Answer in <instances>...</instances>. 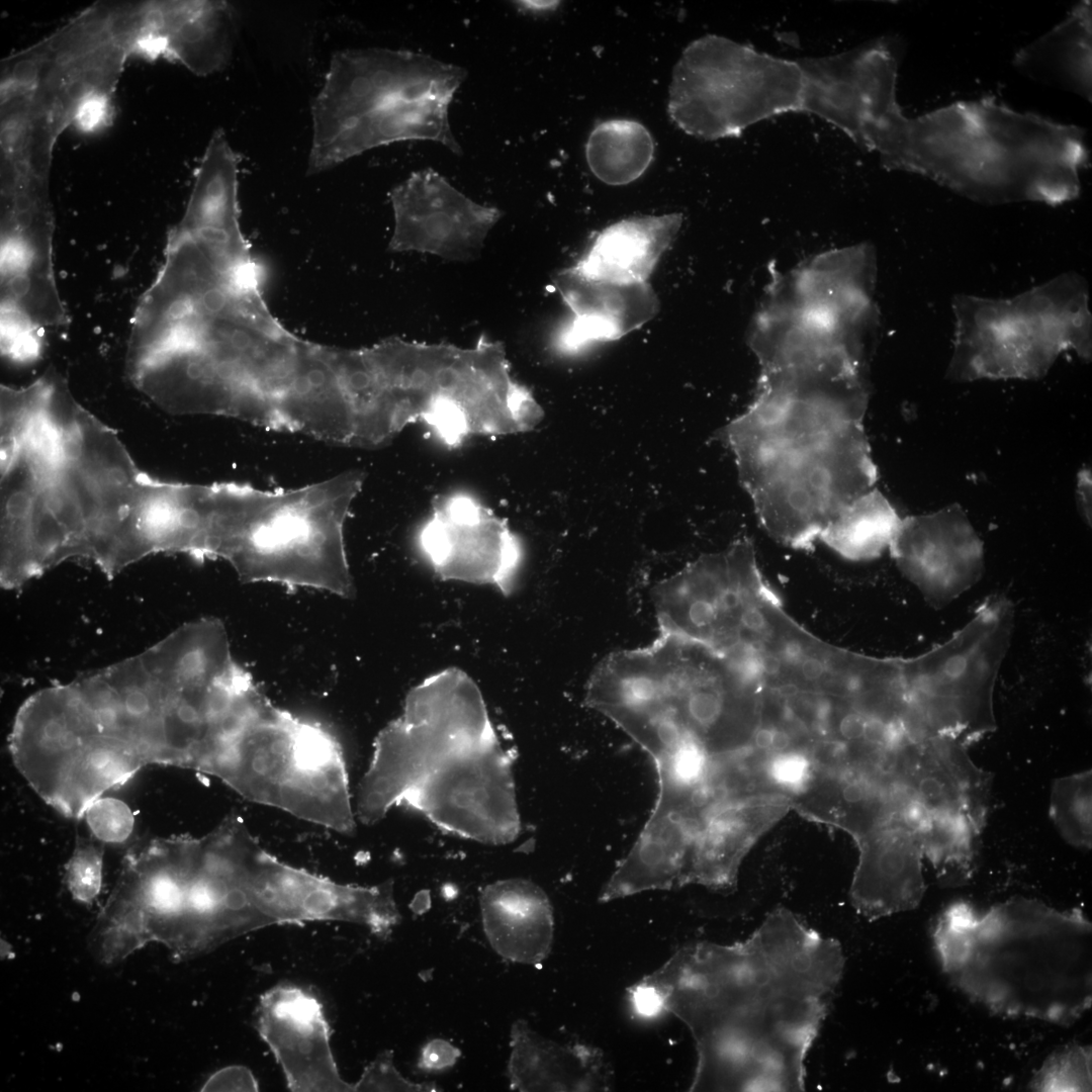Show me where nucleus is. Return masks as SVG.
<instances>
[{
	"mask_svg": "<svg viewBox=\"0 0 1092 1092\" xmlns=\"http://www.w3.org/2000/svg\"><path fill=\"white\" fill-rule=\"evenodd\" d=\"M844 964L836 939L778 907L742 941L679 946L627 1000L640 1018L670 1013L687 1026L697 1054L690 1091H804Z\"/></svg>",
	"mask_w": 1092,
	"mask_h": 1092,
	"instance_id": "f257e3e1",
	"label": "nucleus"
},
{
	"mask_svg": "<svg viewBox=\"0 0 1092 1092\" xmlns=\"http://www.w3.org/2000/svg\"><path fill=\"white\" fill-rule=\"evenodd\" d=\"M754 397L722 436L763 529L810 549L828 523L875 487L863 420L867 360L840 343L796 338L755 352Z\"/></svg>",
	"mask_w": 1092,
	"mask_h": 1092,
	"instance_id": "f03ea898",
	"label": "nucleus"
},
{
	"mask_svg": "<svg viewBox=\"0 0 1092 1092\" xmlns=\"http://www.w3.org/2000/svg\"><path fill=\"white\" fill-rule=\"evenodd\" d=\"M400 805L480 843L507 844L520 833L512 754L493 729L479 688L459 668L414 687L402 713L375 739L356 817L373 825Z\"/></svg>",
	"mask_w": 1092,
	"mask_h": 1092,
	"instance_id": "7ed1b4c3",
	"label": "nucleus"
},
{
	"mask_svg": "<svg viewBox=\"0 0 1092 1092\" xmlns=\"http://www.w3.org/2000/svg\"><path fill=\"white\" fill-rule=\"evenodd\" d=\"M889 170L924 176L989 204H1061L1079 195L1089 160L1085 132L994 97L909 117L896 95L877 103L853 141Z\"/></svg>",
	"mask_w": 1092,
	"mask_h": 1092,
	"instance_id": "20e7f679",
	"label": "nucleus"
},
{
	"mask_svg": "<svg viewBox=\"0 0 1092 1092\" xmlns=\"http://www.w3.org/2000/svg\"><path fill=\"white\" fill-rule=\"evenodd\" d=\"M931 936L952 985L995 1014L1066 1025L1091 1007L1092 926L1079 908L1013 897L979 913L960 901Z\"/></svg>",
	"mask_w": 1092,
	"mask_h": 1092,
	"instance_id": "39448f33",
	"label": "nucleus"
},
{
	"mask_svg": "<svg viewBox=\"0 0 1092 1092\" xmlns=\"http://www.w3.org/2000/svg\"><path fill=\"white\" fill-rule=\"evenodd\" d=\"M466 75L459 66L413 52H336L311 105L307 174L404 141H432L461 155L448 110Z\"/></svg>",
	"mask_w": 1092,
	"mask_h": 1092,
	"instance_id": "423d86ee",
	"label": "nucleus"
},
{
	"mask_svg": "<svg viewBox=\"0 0 1092 1092\" xmlns=\"http://www.w3.org/2000/svg\"><path fill=\"white\" fill-rule=\"evenodd\" d=\"M363 474L348 471L293 489L237 484L225 507L218 558L245 582L308 587L352 598L344 524Z\"/></svg>",
	"mask_w": 1092,
	"mask_h": 1092,
	"instance_id": "0eeeda50",
	"label": "nucleus"
},
{
	"mask_svg": "<svg viewBox=\"0 0 1092 1092\" xmlns=\"http://www.w3.org/2000/svg\"><path fill=\"white\" fill-rule=\"evenodd\" d=\"M952 309L951 380L1038 379L1066 351L1091 358L1088 287L1076 273L1010 298L960 294Z\"/></svg>",
	"mask_w": 1092,
	"mask_h": 1092,
	"instance_id": "6e6552de",
	"label": "nucleus"
},
{
	"mask_svg": "<svg viewBox=\"0 0 1092 1092\" xmlns=\"http://www.w3.org/2000/svg\"><path fill=\"white\" fill-rule=\"evenodd\" d=\"M804 75L798 61L778 58L724 36L692 41L673 67L667 110L686 133L706 141L803 111Z\"/></svg>",
	"mask_w": 1092,
	"mask_h": 1092,
	"instance_id": "1a4fd4ad",
	"label": "nucleus"
},
{
	"mask_svg": "<svg viewBox=\"0 0 1092 1092\" xmlns=\"http://www.w3.org/2000/svg\"><path fill=\"white\" fill-rule=\"evenodd\" d=\"M219 835L228 878L251 931L308 921H353L382 930L395 917L388 885L339 884L286 863L237 813L219 823Z\"/></svg>",
	"mask_w": 1092,
	"mask_h": 1092,
	"instance_id": "9d476101",
	"label": "nucleus"
},
{
	"mask_svg": "<svg viewBox=\"0 0 1092 1092\" xmlns=\"http://www.w3.org/2000/svg\"><path fill=\"white\" fill-rule=\"evenodd\" d=\"M389 197L394 217L388 246L392 252L473 261L502 217L498 208L473 201L432 169L413 173Z\"/></svg>",
	"mask_w": 1092,
	"mask_h": 1092,
	"instance_id": "9b49d317",
	"label": "nucleus"
},
{
	"mask_svg": "<svg viewBox=\"0 0 1092 1092\" xmlns=\"http://www.w3.org/2000/svg\"><path fill=\"white\" fill-rule=\"evenodd\" d=\"M889 551L901 573L935 609L971 589L985 567L983 541L958 504L902 518Z\"/></svg>",
	"mask_w": 1092,
	"mask_h": 1092,
	"instance_id": "f8f14e48",
	"label": "nucleus"
},
{
	"mask_svg": "<svg viewBox=\"0 0 1092 1092\" xmlns=\"http://www.w3.org/2000/svg\"><path fill=\"white\" fill-rule=\"evenodd\" d=\"M419 543L442 579L492 585L505 596L513 592L521 543L475 502L457 497L445 503L422 528Z\"/></svg>",
	"mask_w": 1092,
	"mask_h": 1092,
	"instance_id": "ddd939ff",
	"label": "nucleus"
},
{
	"mask_svg": "<svg viewBox=\"0 0 1092 1092\" xmlns=\"http://www.w3.org/2000/svg\"><path fill=\"white\" fill-rule=\"evenodd\" d=\"M922 813L910 806L888 820L851 836L858 861L850 901L858 914L876 920L915 909L925 893L920 825Z\"/></svg>",
	"mask_w": 1092,
	"mask_h": 1092,
	"instance_id": "4468645a",
	"label": "nucleus"
},
{
	"mask_svg": "<svg viewBox=\"0 0 1092 1092\" xmlns=\"http://www.w3.org/2000/svg\"><path fill=\"white\" fill-rule=\"evenodd\" d=\"M256 1028L280 1066L290 1091H350L331 1049L324 1008L310 992L279 984L260 997Z\"/></svg>",
	"mask_w": 1092,
	"mask_h": 1092,
	"instance_id": "2eb2a0df",
	"label": "nucleus"
},
{
	"mask_svg": "<svg viewBox=\"0 0 1092 1092\" xmlns=\"http://www.w3.org/2000/svg\"><path fill=\"white\" fill-rule=\"evenodd\" d=\"M968 745L946 736L906 738L896 751L895 777L927 816L962 821L981 833L989 811L991 774L979 767Z\"/></svg>",
	"mask_w": 1092,
	"mask_h": 1092,
	"instance_id": "dca6fc26",
	"label": "nucleus"
},
{
	"mask_svg": "<svg viewBox=\"0 0 1092 1092\" xmlns=\"http://www.w3.org/2000/svg\"><path fill=\"white\" fill-rule=\"evenodd\" d=\"M553 282L572 313L555 342L566 353L597 342L616 341L651 321L660 307L648 282L599 280L572 267L556 273Z\"/></svg>",
	"mask_w": 1092,
	"mask_h": 1092,
	"instance_id": "f3484780",
	"label": "nucleus"
},
{
	"mask_svg": "<svg viewBox=\"0 0 1092 1092\" xmlns=\"http://www.w3.org/2000/svg\"><path fill=\"white\" fill-rule=\"evenodd\" d=\"M790 810L791 796L761 792L711 822L692 849L685 886L699 885L713 890L735 887L745 856Z\"/></svg>",
	"mask_w": 1092,
	"mask_h": 1092,
	"instance_id": "a211bd4d",
	"label": "nucleus"
},
{
	"mask_svg": "<svg viewBox=\"0 0 1092 1092\" xmlns=\"http://www.w3.org/2000/svg\"><path fill=\"white\" fill-rule=\"evenodd\" d=\"M681 224L680 213L621 219L602 230L583 256L571 267L599 280L648 282Z\"/></svg>",
	"mask_w": 1092,
	"mask_h": 1092,
	"instance_id": "6ab92c4d",
	"label": "nucleus"
},
{
	"mask_svg": "<svg viewBox=\"0 0 1092 1092\" xmlns=\"http://www.w3.org/2000/svg\"><path fill=\"white\" fill-rule=\"evenodd\" d=\"M1092 5L1081 1L1050 31L1019 50L1014 66L1025 76L1091 101Z\"/></svg>",
	"mask_w": 1092,
	"mask_h": 1092,
	"instance_id": "aec40b11",
	"label": "nucleus"
},
{
	"mask_svg": "<svg viewBox=\"0 0 1092 1092\" xmlns=\"http://www.w3.org/2000/svg\"><path fill=\"white\" fill-rule=\"evenodd\" d=\"M523 1070L536 1087L606 1092L614 1084V1071L603 1051L586 1044L559 1046L528 1036Z\"/></svg>",
	"mask_w": 1092,
	"mask_h": 1092,
	"instance_id": "412c9836",
	"label": "nucleus"
},
{
	"mask_svg": "<svg viewBox=\"0 0 1092 1092\" xmlns=\"http://www.w3.org/2000/svg\"><path fill=\"white\" fill-rule=\"evenodd\" d=\"M901 519L876 487L844 507L824 528L819 540L850 561H870L889 550Z\"/></svg>",
	"mask_w": 1092,
	"mask_h": 1092,
	"instance_id": "4be33fe9",
	"label": "nucleus"
},
{
	"mask_svg": "<svg viewBox=\"0 0 1092 1092\" xmlns=\"http://www.w3.org/2000/svg\"><path fill=\"white\" fill-rule=\"evenodd\" d=\"M585 157L599 180L613 186L626 185L637 180L650 166L654 142L638 121L609 119L592 130Z\"/></svg>",
	"mask_w": 1092,
	"mask_h": 1092,
	"instance_id": "5701e85b",
	"label": "nucleus"
},
{
	"mask_svg": "<svg viewBox=\"0 0 1092 1092\" xmlns=\"http://www.w3.org/2000/svg\"><path fill=\"white\" fill-rule=\"evenodd\" d=\"M1091 770L1055 780L1050 815L1064 839L1077 847H1091Z\"/></svg>",
	"mask_w": 1092,
	"mask_h": 1092,
	"instance_id": "b1692460",
	"label": "nucleus"
},
{
	"mask_svg": "<svg viewBox=\"0 0 1092 1092\" xmlns=\"http://www.w3.org/2000/svg\"><path fill=\"white\" fill-rule=\"evenodd\" d=\"M979 834L966 823L942 816H927L920 825L924 857L941 874L954 869L968 872Z\"/></svg>",
	"mask_w": 1092,
	"mask_h": 1092,
	"instance_id": "393cba45",
	"label": "nucleus"
},
{
	"mask_svg": "<svg viewBox=\"0 0 1092 1092\" xmlns=\"http://www.w3.org/2000/svg\"><path fill=\"white\" fill-rule=\"evenodd\" d=\"M1091 1048L1071 1044L1053 1053L1030 1081L1033 1091H1091Z\"/></svg>",
	"mask_w": 1092,
	"mask_h": 1092,
	"instance_id": "a878e982",
	"label": "nucleus"
},
{
	"mask_svg": "<svg viewBox=\"0 0 1092 1092\" xmlns=\"http://www.w3.org/2000/svg\"><path fill=\"white\" fill-rule=\"evenodd\" d=\"M104 848L101 844L80 835L65 866V882L74 900L91 904L102 886Z\"/></svg>",
	"mask_w": 1092,
	"mask_h": 1092,
	"instance_id": "bb28decb",
	"label": "nucleus"
},
{
	"mask_svg": "<svg viewBox=\"0 0 1092 1092\" xmlns=\"http://www.w3.org/2000/svg\"><path fill=\"white\" fill-rule=\"evenodd\" d=\"M816 767L810 752L802 748L765 753L761 763L762 776L768 786L791 797L808 787Z\"/></svg>",
	"mask_w": 1092,
	"mask_h": 1092,
	"instance_id": "cd10ccee",
	"label": "nucleus"
},
{
	"mask_svg": "<svg viewBox=\"0 0 1092 1092\" xmlns=\"http://www.w3.org/2000/svg\"><path fill=\"white\" fill-rule=\"evenodd\" d=\"M93 836L102 843H122L131 834L134 816L123 801L112 797L95 800L84 814Z\"/></svg>",
	"mask_w": 1092,
	"mask_h": 1092,
	"instance_id": "c85d7f7f",
	"label": "nucleus"
},
{
	"mask_svg": "<svg viewBox=\"0 0 1092 1092\" xmlns=\"http://www.w3.org/2000/svg\"><path fill=\"white\" fill-rule=\"evenodd\" d=\"M202 1091H258V1082L245 1066H229L216 1071L203 1085Z\"/></svg>",
	"mask_w": 1092,
	"mask_h": 1092,
	"instance_id": "c756f323",
	"label": "nucleus"
},
{
	"mask_svg": "<svg viewBox=\"0 0 1092 1092\" xmlns=\"http://www.w3.org/2000/svg\"><path fill=\"white\" fill-rule=\"evenodd\" d=\"M1077 493L1080 510L1083 518L1091 524V471L1084 468L1079 472L1077 481Z\"/></svg>",
	"mask_w": 1092,
	"mask_h": 1092,
	"instance_id": "7c9ffc66",
	"label": "nucleus"
}]
</instances>
